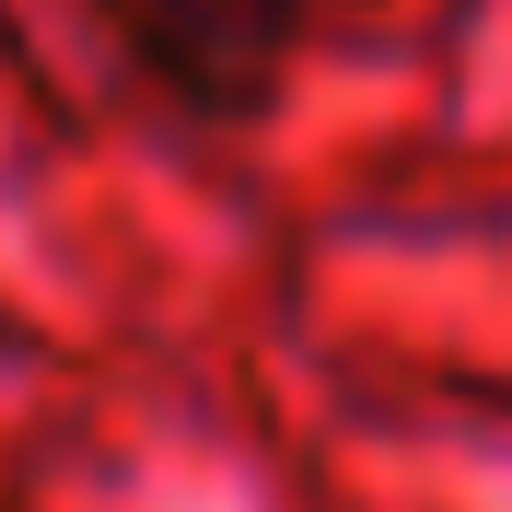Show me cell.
<instances>
[{
    "instance_id": "cell-1",
    "label": "cell",
    "mask_w": 512,
    "mask_h": 512,
    "mask_svg": "<svg viewBox=\"0 0 512 512\" xmlns=\"http://www.w3.org/2000/svg\"><path fill=\"white\" fill-rule=\"evenodd\" d=\"M140 94L187 128H268L315 47V0H82Z\"/></svg>"
},
{
    "instance_id": "cell-2",
    "label": "cell",
    "mask_w": 512,
    "mask_h": 512,
    "mask_svg": "<svg viewBox=\"0 0 512 512\" xmlns=\"http://www.w3.org/2000/svg\"><path fill=\"white\" fill-rule=\"evenodd\" d=\"M0 512H12V501H0Z\"/></svg>"
}]
</instances>
